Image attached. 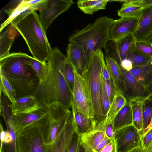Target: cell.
<instances>
[{
  "instance_id": "6da1fadb",
  "label": "cell",
  "mask_w": 152,
  "mask_h": 152,
  "mask_svg": "<svg viewBox=\"0 0 152 152\" xmlns=\"http://www.w3.org/2000/svg\"><path fill=\"white\" fill-rule=\"evenodd\" d=\"M66 56L58 48L52 49L47 60L49 73L46 80L41 83L36 97L43 105L47 106L59 102L70 109L72 94L65 79L64 66Z\"/></svg>"
},
{
  "instance_id": "7a4b0ae2",
  "label": "cell",
  "mask_w": 152,
  "mask_h": 152,
  "mask_svg": "<svg viewBox=\"0 0 152 152\" xmlns=\"http://www.w3.org/2000/svg\"><path fill=\"white\" fill-rule=\"evenodd\" d=\"M21 53H13L0 58V72L11 84L17 99L36 96L41 82L34 69L26 64L29 56Z\"/></svg>"
},
{
  "instance_id": "3957f363",
  "label": "cell",
  "mask_w": 152,
  "mask_h": 152,
  "mask_svg": "<svg viewBox=\"0 0 152 152\" xmlns=\"http://www.w3.org/2000/svg\"><path fill=\"white\" fill-rule=\"evenodd\" d=\"M14 26L24 39L33 57L46 63L53 49L36 11L30 13Z\"/></svg>"
},
{
  "instance_id": "277c9868",
  "label": "cell",
  "mask_w": 152,
  "mask_h": 152,
  "mask_svg": "<svg viewBox=\"0 0 152 152\" xmlns=\"http://www.w3.org/2000/svg\"><path fill=\"white\" fill-rule=\"evenodd\" d=\"M114 21L112 18L100 17L83 29L72 33L69 42L82 47L88 61L92 52L102 50L111 41L110 33Z\"/></svg>"
},
{
  "instance_id": "5b68a950",
  "label": "cell",
  "mask_w": 152,
  "mask_h": 152,
  "mask_svg": "<svg viewBox=\"0 0 152 152\" xmlns=\"http://www.w3.org/2000/svg\"><path fill=\"white\" fill-rule=\"evenodd\" d=\"M104 55L101 50L92 52L89 57L87 66L81 74L91 95L94 113L95 128L104 119L100 97L102 59Z\"/></svg>"
},
{
  "instance_id": "8992f818",
  "label": "cell",
  "mask_w": 152,
  "mask_h": 152,
  "mask_svg": "<svg viewBox=\"0 0 152 152\" xmlns=\"http://www.w3.org/2000/svg\"><path fill=\"white\" fill-rule=\"evenodd\" d=\"M46 107L48 109V116L41 128L46 145L54 142L64 129L72 115L70 109L59 102L53 103Z\"/></svg>"
},
{
  "instance_id": "52a82bcc",
  "label": "cell",
  "mask_w": 152,
  "mask_h": 152,
  "mask_svg": "<svg viewBox=\"0 0 152 152\" xmlns=\"http://www.w3.org/2000/svg\"><path fill=\"white\" fill-rule=\"evenodd\" d=\"M46 120L15 132L17 152H44L42 127Z\"/></svg>"
},
{
  "instance_id": "ba28073f",
  "label": "cell",
  "mask_w": 152,
  "mask_h": 152,
  "mask_svg": "<svg viewBox=\"0 0 152 152\" xmlns=\"http://www.w3.org/2000/svg\"><path fill=\"white\" fill-rule=\"evenodd\" d=\"M74 82L72 102L87 117L94 121V113L90 93L86 80L74 69Z\"/></svg>"
},
{
  "instance_id": "9c48e42d",
  "label": "cell",
  "mask_w": 152,
  "mask_h": 152,
  "mask_svg": "<svg viewBox=\"0 0 152 152\" xmlns=\"http://www.w3.org/2000/svg\"><path fill=\"white\" fill-rule=\"evenodd\" d=\"M74 2L72 0H45L39 10V19L46 34L47 29L59 15L67 11Z\"/></svg>"
},
{
  "instance_id": "30bf717a",
  "label": "cell",
  "mask_w": 152,
  "mask_h": 152,
  "mask_svg": "<svg viewBox=\"0 0 152 152\" xmlns=\"http://www.w3.org/2000/svg\"><path fill=\"white\" fill-rule=\"evenodd\" d=\"M116 152H128L142 147L140 132L132 124L114 132Z\"/></svg>"
},
{
  "instance_id": "8fae6325",
  "label": "cell",
  "mask_w": 152,
  "mask_h": 152,
  "mask_svg": "<svg viewBox=\"0 0 152 152\" xmlns=\"http://www.w3.org/2000/svg\"><path fill=\"white\" fill-rule=\"evenodd\" d=\"M122 71L124 82L123 93L128 101L144 102L147 100L148 95L146 88L129 72L122 69Z\"/></svg>"
},
{
  "instance_id": "7c38bea8",
  "label": "cell",
  "mask_w": 152,
  "mask_h": 152,
  "mask_svg": "<svg viewBox=\"0 0 152 152\" xmlns=\"http://www.w3.org/2000/svg\"><path fill=\"white\" fill-rule=\"evenodd\" d=\"M15 132H18L31 125L41 122L48 116V107L43 105L33 111L24 113H13Z\"/></svg>"
},
{
  "instance_id": "4fadbf2b",
  "label": "cell",
  "mask_w": 152,
  "mask_h": 152,
  "mask_svg": "<svg viewBox=\"0 0 152 152\" xmlns=\"http://www.w3.org/2000/svg\"><path fill=\"white\" fill-rule=\"evenodd\" d=\"M136 40L133 34H130L117 41H110L104 48V56H109L120 64L126 58L128 52Z\"/></svg>"
},
{
  "instance_id": "5bb4252c",
  "label": "cell",
  "mask_w": 152,
  "mask_h": 152,
  "mask_svg": "<svg viewBox=\"0 0 152 152\" xmlns=\"http://www.w3.org/2000/svg\"><path fill=\"white\" fill-rule=\"evenodd\" d=\"M139 18H121L114 20L110 31L111 41H117L133 34L137 27Z\"/></svg>"
},
{
  "instance_id": "9a60e30c",
  "label": "cell",
  "mask_w": 152,
  "mask_h": 152,
  "mask_svg": "<svg viewBox=\"0 0 152 152\" xmlns=\"http://www.w3.org/2000/svg\"><path fill=\"white\" fill-rule=\"evenodd\" d=\"M75 132L72 114L64 129L54 142L45 144L44 152H65Z\"/></svg>"
},
{
  "instance_id": "2e32d148",
  "label": "cell",
  "mask_w": 152,
  "mask_h": 152,
  "mask_svg": "<svg viewBox=\"0 0 152 152\" xmlns=\"http://www.w3.org/2000/svg\"><path fill=\"white\" fill-rule=\"evenodd\" d=\"M67 58L74 69L81 75L87 67L88 60L83 48L76 44L69 43L66 49Z\"/></svg>"
},
{
  "instance_id": "e0dca14e",
  "label": "cell",
  "mask_w": 152,
  "mask_h": 152,
  "mask_svg": "<svg viewBox=\"0 0 152 152\" xmlns=\"http://www.w3.org/2000/svg\"><path fill=\"white\" fill-rule=\"evenodd\" d=\"M152 33V5L143 10L133 34L136 40L145 41Z\"/></svg>"
},
{
  "instance_id": "ac0fdd59",
  "label": "cell",
  "mask_w": 152,
  "mask_h": 152,
  "mask_svg": "<svg viewBox=\"0 0 152 152\" xmlns=\"http://www.w3.org/2000/svg\"><path fill=\"white\" fill-rule=\"evenodd\" d=\"M71 108L75 132L80 136L94 130L95 128L93 120L86 117L72 102Z\"/></svg>"
},
{
  "instance_id": "d6986e66",
  "label": "cell",
  "mask_w": 152,
  "mask_h": 152,
  "mask_svg": "<svg viewBox=\"0 0 152 152\" xmlns=\"http://www.w3.org/2000/svg\"><path fill=\"white\" fill-rule=\"evenodd\" d=\"M43 105L36 96H31L16 99L10 106L13 113H24L36 110Z\"/></svg>"
},
{
  "instance_id": "ffe728a7",
  "label": "cell",
  "mask_w": 152,
  "mask_h": 152,
  "mask_svg": "<svg viewBox=\"0 0 152 152\" xmlns=\"http://www.w3.org/2000/svg\"><path fill=\"white\" fill-rule=\"evenodd\" d=\"M128 101L122 91L119 88H117L115 91L113 99L110 105L106 116L102 122L105 124L113 123L118 112Z\"/></svg>"
},
{
  "instance_id": "44dd1931",
  "label": "cell",
  "mask_w": 152,
  "mask_h": 152,
  "mask_svg": "<svg viewBox=\"0 0 152 152\" xmlns=\"http://www.w3.org/2000/svg\"><path fill=\"white\" fill-rule=\"evenodd\" d=\"M19 32L15 26L10 24L5 30L1 33L0 36V58L9 55L15 38Z\"/></svg>"
},
{
  "instance_id": "7402d4cb",
  "label": "cell",
  "mask_w": 152,
  "mask_h": 152,
  "mask_svg": "<svg viewBox=\"0 0 152 152\" xmlns=\"http://www.w3.org/2000/svg\"><path fill=\"white\" fill-rule=\"evenodd\" d=\"M104 56L106 65L112 80L117 84L119 88L124 93V82L122 69L120 65L117 61L111 57Z\"/></svg>"
},
{
  "instance_id": "603a6c76",
  "label": "cell",
  "mask_w": 152,
  "mask_h": 152,
  "mask_svg": "<svg viewBox=\"0 0 152 152\" xmlns=\"http://www.w3.org/2000/svg\"><path fill=\"white\" fill-rule=\"evenodd\" d=\"M133 124L132 113L131 104L129 102L121 110L113 122L114 132L123 127Z\"/></svg>"
},
{
  "instance_id": "cb8c5ba5",
  "label": "cell",
  "mask_w": 152,
  "mask_h": 152,
  "mask_svg": "<svg viewBox=\"0 0 152 152\" xmlns=\"http://www.w3.org/2000/svg\"><path fill=\"white\" fill-rule=\"evenodd\" d=\"M106 136L104 130L96 127L92 131L80 136L81 142L93 151Z\"/></svg>"
},
{
  "instance_id": "d4e9b609",
  "label": "cell",
  "mask_w": 152,
  "mask_h": 152,
  "mask_svg": "<svg viewBox=\"0 0 152 152\" xmlns=\"http://www.w3.org/2000/svg\"><path fill=\"white\" fill-rule=\"evenodd\" d=\"M129 72L146 89L152 82V61L145 66L133 68Z\"/></svg>"
},
{
  "instance_id": "484cf974",
  "label": "cell",
  "mask_w": 152,
  "mask_h": 152,
  "mask_svg": "<svg viewBox=\"0 0 152 152\" xmlns=\"http://www.w3.org/2000/svg\"><path fill=\"white\" fill-rule=\"evenodd\" d=\"M109 1L108 0H80L77 3L78 7L83 13L91 15L99 10L105 9Z\"/></svg>"
},
{
  "instance_id": "4316f807",
  "label": "cell",
  "mask_w": 152,
  "mask_h": 152,
  "mask_svg": "<svg viewBox=\"0 0 152 152\" xmlns=\"http://www.w3.org/2000/svg\"><path fill=\"white\" fill-rule=\"evenodd\" d=\"M135 42L130 47L127 54L126 58L132 61L133 68L145 66L152 61V58L145 56L140 52L136 47Z\"/></svg>"
},
{
  "instance_id": "83f0119b",
  "label": "cell",
  "mask_w": 152,
  "mask_h": 152,
  "mask_svg": "<svg viewBox=\"0 0 152 152\" xmlns=\"http://www.w3.org/2000/svg\"><path fill=\"white\" fill-rule=\"evenodd\" d=\"M143 9L133 4L132 0H125L117 14L121 18H139Z\"/></svg>"
},
{
  "instance_id": "f1b7e54d",
  "label": "cell",
  "mask_w": 152,
  "mask_h": 152,
  "mask_svg": "<svg viewBox=\"0 0 152 152\" xmlns=\"http://www.w3.org/2000/svg\"><path fill=\"white\" fill-rule=\"evenodd\" d=\"M25 62L34 69L41 83L46 80L49 71L47 62L43 63L30 56L26 60Z\"/></svg>"
},
{
  "instance_id": "f546056e",
  "label": "cell",
  "mask_w": 152,
  "mask_h": 152,
  "mask_svg": "<svg viewBox=\"0 0 152 152\" xmlns=\"http://www.w3.org/2000/svg\"><path fill=\"white\" fill-rule=\"evenodd\" d=\"M129 102L132 108L133 125L141 132L143 130L142 110L143 102L134 101Z\"/></svg>"
},
{
  "instance_id": "4dcf8cb0",
  "label": "cell",
  "mask_w": 152,
  "mask_h": 152,
  "mask_svg": "<svg viewBox=\"0 0 152 152\" xmlns=\"http://www.w3.org/2000/svg\"><path fill=\"white\" fill-rule=\"evenodd\" d=\"M0 92L7 98L11 103L17 99L15 91L12 86L1 72Z\"/></svg>"
},
{
  "instance_id": "1f68e13d",
  "label": "cell",
  "mask_w": 152,
  "mask_h": 152,
  "mask_svg": "<svg viewBox=\"0 0 152 152\" xmlns=\"http://www.w3.org/2000/svg\"><path fill=\"white\" fill-rule=\"evenodd\" d=\"M142 110L143 130L148 126L152 118V97L143 102Z\"/></svg>"
},
{
  "instance_id": "d6a6232c",
  "label": "cell",
  "mask_w": 152,
  "mask_h": 152,
  "mask_svg": "<svg viewBox=\"0 0 152 152\" xmlns=\"http://www.w3.org/2000/svg\"><path fill=\"white\" fill-rule=\"evenodd\" d=\"M63 73L65 80L72 94L74 82V68L67 56L64 65Z\"/></svg>"
},
{
  "instance_id": "836d02e7",
  "label": "cell",
  "mask_w": 152,
  "mask_h": 152,
  "mask_svg": "<svg viewBox=\"0 0 152 152\" xmlns=\"http://www.w3.org/2000/svg\"><path fill=\"white\" fill-rule=\"evenodd\" d=\"M100 97L102 113L105 119L110 104L106 90L105 80L102 74L101 76Z\"/></svg>"
},
{
  "instance_id": "e575fe53",
  "label": "cell",
  "mask_w": 152,
  "mask_h": 152,
  "mask_svg": "<svg viewBox=\"0 0 152 152\" xmlns=\"http://www.w3.org/2000/svg\"><path fill=\"white\" fill-rule=\"evenodd\" d=\"M136 48L145 56L152 58V44L145 41H136Z\"/></svg>"
},
{
  "instance_id": "d590c367",
  "label": "cell",
  "mask_w": 152,
  "mask_h": 152,
  "mask_svg": "<svg viewBox=\"0 0 152 152\" xmlns=\"http://www.w3.org/2000/svg\"><path fill=\"white\" fill-rule=\"evenodd\" d=\"M104 80L106 90L110 104L113 99L116 89L119 88L112 79L110 80Z\"/></svg>"
},
{
  "instance_id": "8d00e7d4",
  "label": "cell",
  "mask_w": 152,
  "mask_h": 152,
  "mask_svg": "<svg viewBox=\"0 0 152 152\" xmlns=\"http://www.w3.org/2000/svg\"><path fill=\"white\" fill-rule=\"evenodd\" d=\"M80 145V136L75 132L65 152H79Z\"/></svg>"
},
{
  "instance_id": "74e56055",
  "label": "cell",
  "mask_w": 152,
  "mask_h": 152,
  "mask_svg": "<svg viewBox=\"0 0 152 152\" xmlns=\"http://www.w3.org/2000/svg\"><path fill=\"white\" fill-rule=\"evenodd\" d=\"M141 137L142 148L144 151L147 149L152 139V128Z\"/></svg>"
},
{
  "instance_id": "f35d334b",
  "label": "cell",
  "mask_w": 152,
  "mask_h": 152,
  "mask_svg": "<svg viewBox=\"0 0 152 152\" xmlns=\"http://www.w3.org/2000/svg\"><path fill=\"white\" fill-rule=\"evenodd\" d=\"M0 152H17L15 142L12 141L10 143H3Z\"/></svg>"
},
{
  "instance_id": "ab89813d",
  "label": "cell",
  "mask_w": 152,
  "mask_h": 152,
  "mask_svg": "<svg viewBox=\"0 0 152 152\" xmlns=\"http://www.w3.org/2000/svg\"><path fill=\"white\" fill-rule=\"evenodd\" d=\"M101 71L102 76L105 80H111V77L106 65L104 55L102 59Z\"/></svg>"
},
{
  "instance_id": "60d3db41",
  "label": "cell",
  "mask_w": 152,
  "mask_h": 152,
  "mask_svg": "<svg viewBox=\"0 0 152 152\" xmlns=\"http://www.w3.org/2000/svg\"><path fill=\"white\" fill-rule=\"evenodd\" d=\"M100 152H116L114 138L111 139Z\"/></svg>"
},
{
  "instance_id": "b9f144b4",
  "label": "cell",
  "mask_w": 152,
  "mask_h": 152,
  "mask_svg": "<svg viewBox=\"0 0 152 152\" xmlns=\"http://www.w3.org/2000/svg\"><path fill=\"white\" fill-rule=\"evenodd\" d=\"M120 66L122 69L128 72H129L133 68L132 61L127 58L121 61Z\"/></svg>"
},
{
  "instance_id": "7bdbcfd3",
  "label": "cell",
  "mask_w": 152,
  "mask_h": 152,
  "mask_svg": "<svg viewBox=\"0 0 152 152\" xmlns=\"http://www.w3.org/2000/svg\"><path fill=\"white\" fill-rule=\"evenodd\" d=\"M110 140L106 136H105L97 148L94 151V152H100L104 146L110 141Z\"/></svg>"
},
{
  "instance_id": "ee69618b",
  "label": "cell",
  "mask_w": 152,
  "mask_h": 152,
  "mask_svg": "<svg viewBox=\"0 0 152 152\" xmlns=\"http://www.w3.org/2000/svg\"><path fill=\"white\" fill-rule=\"evenodd\" d=\"M0 137L1 140L0 149L2 148L3 144L4 142V140L5 134L6 131L4 130L1 123H0Z\"/></svg>"
},
{
  "instance_id": "f6af8a7d",
  "label": "cell",
  "mask_w": 152,
  "mask_h": 152,
  "mask_svg": "<svg viewBox=\"0 0 152 152\" xmlns=\"http://www.w3.org/2000/svg\"><path fill=\"white\" fill-rule=\"evenodd\" d=\"M12 141L9 131L7 130H6L3 143H8L11 142Z\"/></svg>"
},
{
  "instance_id": "bcb514c9",
  "label": "cell",
  "mask_w": 152,
  "mask_h": 152,
  "mask_svg": "<svg viewBox=\"0 0 152 152\" xmlns=\"http://www.w3.org/2000/svg\"><path fill=\"white\" fill-rule=\"evenodd\" d=\"M79 152H94V151L80 141V145Z\"/></svg>"
},
{
  "instance_id": "7dc6e473",
  "label": "cell",
  "mask_w": 152,
  "mask_h": 152,
  "mask_svg": "<svg viewBox=\"0 0 152 152\" xmlns=\"http://www.w3.org/2000/svg\"><path fill=\"white\" fill-rule=\"evenodd\" d=\"M146 91L149 99L152 97V82L146 88Z\"/></svg>"
},
{
  "instance_id": "c3c4849f",
  "label": "cell",
  "mask_w": 152,
  "mask_h": 152,
  "mask_svg": "<svg viewBox=\"0 0 152 152\" xmlns=\"http://www.w3.org/2000/svg\"><path fill=\"white\" fill-rule=\"evenodd\" d=\"M152 128V118L151 119L150 123L146 129H143L141 132V136L144 135L146 133L148 130Z\"/></svg>"
},
{
  "instance_id": "681fc988",
  "label": "cell",
  "mask_w": 152,
  "mask_h": 152,
  "mask_svg": "<svg viewBox=\"0 0 152 152\" xmlns=\"http://www.w3.org/2000/svg\"><path fill=\"white\" fill-rule=\"evenodd\" d=\"M144 152H152V139L147 149L144 151Z\"/></svg>"
},
{
  "instance_id": "f907efd6",
  "label": "cell",
  "mask_w": 152,
  "mask_h": 152,
  "mask_svg": "<svg viewBox=\"0 0 152 152\" xmlns=\"http://www.w3.org/2000/svg\"><path fill=\"white\" fill-rule=\"evenodd\" d=\"M128 152H144V150L142 147L135 148Z\"/></svg>"
},
{
  "instance_id": "816d5d0a",
  "label": "cell",
  "mask_w": 152,
  "mask_h": 152,
  "mask_svg": "<svg viewBox=\"0 0 152 152\" xmlns=\"http://www.w3.org/2000/svg\"><path fill=\"white\" fill-rule=\"evenodd\" d=\"M145 41L152 44V33L149 36Z\"/></svg>"
}]
</instances>
